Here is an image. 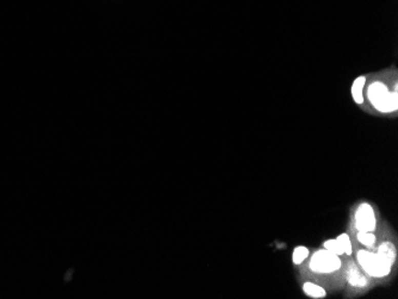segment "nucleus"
I'll list each match as a JSON object with an SVG mask.
<instances>
[{
  "mask_svg": "<svg viewBox=\"0 0 398 299\" xmlns=\"http://www.w3.org/2000/svg\"><path fill=\"white\" fill-rule=\"evenodd\" d=\"M366 97L372 108L379 113H395L398 109V92L397 84L392 88L385 81L375 79L368 84Z\"/></svg>",
  "mask_w": 398,
  "mask_h": 299,
  "instance_id": "obj_1",
  "label": "nucleus"
},
{
  "mask_svg": "<svg viewBox=\"0 0 398 299\" xmlns=\"http://www.w3.org/2000/svg\"><path fill=\"white\" fill-rule=\"evenodd\" d=\"M356 260L363 271L372 278H384L391 272L392 266H390L378 253L360 249L356 254Z\"/></svg>",
  "mask_w": 398,
  "mask_h": 299,
  "instance_id": "obj_2",
  "label": "nucleus"
},
{
  "mask_svg": "<svg viewBox=\"0 0 398 299\" xmlns=\"http://www.w3.org/2000/svg\"><path fill=\"white\" fill-rule=\"evenodd\" d=\"M309 266L312 272L319 274H330L341 268L342 261L336 254L323 248L312 254Z\"/></svg>",
  "mask_w": 398,
  "mask_h": 299,
  "instance_id": "obj_3",
  "label": "nucleus"
},
{
  "mask_svg": "<svg viewBox=\"0 0 398 299\" xmlns=\"http://www.w3.org/2000/svg\"><path fill=\"white\" fill-rule=\"evenodd\" d=\"M355 228L358 231L373 232L377 228V218L372 205L361 203L355 211Z\"/></svg>",
  "mask_w": 398,
  "mask_h": 299,
  "instance_id": "obj_4",
  "label": "nucleus"
},
{
  "mask_svg": "<svg viewBox=\"0 0 398 299\" xmlns=\"http://www.w3.org/2000/svg\"><path fill=\"white\" fill-rule=\"evenodd\" d=\"M348 283L355 287H365L367 285V278L365 276L363 271L355 264H349L346 272Z\"/></svg>",
  "mask_w": 398,
  "mask_h": 299,
  "instance_id": "obj_5",
  "label": "nucleus"
},
{
  "mask_svg": "<svg viewBox=\"0 0 398 299\" xmlns=\"http://www.w3.org/2000/svg\"><path fill=\"white\" fill-rule=\"evenodd\" d=\"M377 253L383 257V259L388 262L390 266H393V264L396 262L397 252H396V247L392 242H389V241L383 242L382 245L378 247Z\"/></svg>",
  "mask_w": 398,
  "mask_h": 299,
  "instance_id": "obj_6",
  "label": "nucleus"
},
{
  "mask_svg": "<svg viewBox=\"0 0 398 299\" xmlns=\"http://www.w3.org/2000/svg\"><path fill=\"white\" fill-rule=\"evenodd\" d=\"M367 77L365 75H360L354 80V83L352 85V97L358 105H363L365 103L364 98V90L365 85H366Z\"/></svg>",
  "mask_w": 398,
  "mask_h": 299,
  "instance_id": "obj_7",
  "label": "nucleus"
},
{
  "mask_svg": "<svg viewBox=\"0 0 398 299\" xmlns=\"http://www.w3.org/2000/svg\"><path fill=\"white\" fill-rule=\"evenodd\" d=\"M303 291H304L305 294H308V296L311 297V298L319 299V298H324L327 296L326 290H324L322 286H320L315 283H310V282L304 284Z\"/></svg>",
  "mask_w": 398,
  "mask_h": 299,
  "instance_id": "obj_8",
  "label": "nucleus"
},
{
  "mask_svg": "<svg viewBox=\"0 0 398 299\" xmlns=\"http://www.w3.org/2000/svg\"><path fill=\"white\" fill-rule=\"evenodd\" d=\"M356 238H358L361 245L367 247V248H372L374 246L375 240H377L373 232L371 231H359L358 235H356Z\"/></svg>",
  "mask_w": 398,
  "mask_h": 299,
  "instance_id": "obj_9",
  "label": "nucleus"
},
{
  "mask_svg": "<svg viewBox=\"0 0 398 299\" xmlns=\"http://www.w3.org/2000/svg\"><path fill=\"white\" fill-rule=\"evenodd\" d=\"M309 256V249L304 246H298L294 248L292 254V261L294 265H301Z\"/></svg>",
  "mask_w": 398,
  "mask_h": 299,
  "instance_id": "obj_10",
  "label": "nucleus"
},
{
  "mask_svg": "<svg viewBox=\"0 0 398 299\" xmlns=\"http://www.w3.org/2000/svg\"><path fill=\"white\" fill-rule=\"evenodd\" d=\"M323 248H326L328 250H330V252H333L334 254H336V255H344L345 252H344V248H342V246L340 245V242L337 241L336 238L335 240H328V241H326L323 243Z\"/></svg>",
  "mask_w": 398,
  "mask_h": 299,
  "instance_id": "obj_11",
  "label": "nucleus"
},
{
  "mask_svg": "<svg viewBox=\"0 0 398 299\" xmlns=\"http://www.w3.org/2000/svg\"><path fill=\"white\" fill-rule=\"evenodd\" d=\"M336 240L339 242H340V245L342 246V248H344V252L346 255H352L353 253V246H352V241H351V237L347 234H341L339 235Z\"/></svg>",
  "mask_w": 398,
  "mask_h": 299,
  "instance_id": "obj_12",
  "label": "nucleus"
}]
</instances>
